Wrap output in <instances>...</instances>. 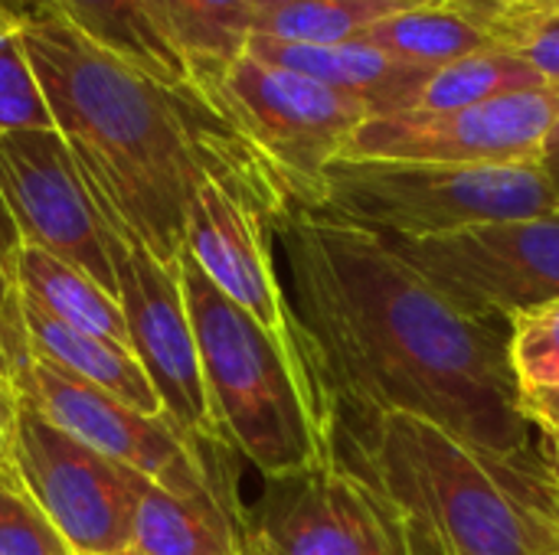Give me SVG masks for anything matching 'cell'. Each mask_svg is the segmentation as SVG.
<instances>
[{
  "instance_id": "obj_1",
  "label": "cell",
  "mask_w": 559,
  "mask_h": 555,
  "mask_svg": "<svg viewBox=\"0 0 559 555\" xmlns=\"http://www.w3.org/2000/svg\"><path fill=\"white\" fill-rule=\"evenodd\" d=\"M269 232L328 451L380 415L406 412L468 445L544 458L521 409L511 324L465 317L393 242L321 206H292Z\"/></svg>"
},
{
  "instance_id": "obj_2",
  "label": "cell",
  "mask_w": 559,
  "mask_h": 555,
  "mask_svg": "<svg viewBox=\"0 0 559 555\" xmlns=\"http://www.w3.org/2000/svg\"><path fill=\"white\" fill-rule=\"evenodd\" d=\"M20 39L111 232L177 265L203 183L226 186L269 226L295 206L275 170L197 85H167L56 16L20 23Z\"/></svg>"
},
{
  "instance_id": "obj_3",
  "label": "cell",
  "mask_w": 559,
  "mask_h": 555,
  "mask_svg": "<svg viewBox=\"0 0 559 555\" xmlns=\"http://www.w3.org/2000/svg\"><path fill=\"white\" fill-rule=\"evenodd\" d=\"M403 517L416 555H559V484L544 458H508L406 412L334 442Z\"/></svg>"
},
{
  "instance_id": "obj_4",
  "label": "cell",
  "mask_w": 559,
  "mask_h": 555,
  "mask_svg": "<svg viewBox=\"0 0 559 555\" xmlns=\"http://www.w3.org/2000/svg\"><path fill=\"white\" fill-rule=\"evenodd\" d=\"M180 288L223 442L262 478L324 464L321 399L311 370L233 304L187 249L180 252Z\"/></svg>"
},
{
  "instance_id": "obj_5",
  "label": "cell",
  "mask_w": 559,
  "mask_h": 555,
  "mask_svg": "<svg viewBox=\"0 0 559 555\" xmlns=\"http://www.w3.org/2000/svg\"><path fill=\"white\" fill-rule=\"evenodd\" d=\"M321 209L386 242H426L559 213V183L540 164L459 167L341 157L324 170Z\"/></svg>"
},
{
  "instance_id": "obj_6",
  "label": "cell",
  "mask_w": 559,
  "mask_h": 555,
  "mask_svg": "<svg viewBox=\"0 0 559 555\" xmlns=\"http://www.w3.org/2000/svg\"><path fill=\"white\" fill-rule=\"evenodd\" d=\"M193 85L275 170L295 206H321L324 170L344 157L373 111L331 85L242 52Z\"/></svg>"
},
{
  "instance_id": "obj_7",
  "label": "cell",
  "mask_w": 559,
  "mask_h": 555,
  "mask_svg": "<svg viewBox=\"0 0 559 555\" xmlns=\"http://www.w3.org/2000/svg\"><path fill=\"white\" fill-rule=\"evenodd\" d=\"M10 376L23 402L43 419L85 448L144 474L157 487L170 494L219 491L236 497V478L226 468V451L233 448L197 445L167 415H141L115 396L33 353H26Z\"/></svg>"
},
{
  "instance_id": "obj_8",
  "label": "cell",
  "mask_w": 559,
  "mask_h": 555,
  "mask_svg": "<svg viewBox=\"0 0 559 555\" xmlns=\"http://www.w3.org/2000/svg\"><path fill=\"white\" fill-rule=\"evenodd\" d=\"M393 245L472 321L511 324L559 301V213Z\"/></svg>"
},
{
  "instance_id": "obj_9",
  "label": "cell",
  "mask_w": 559,
  "mask_h": 555,
  "mask_svg": "<svg viewBox=\"0 0 559 555\" xmlns=\"http://www.w3.org/2000/svg\"><path fill=\"white\" fill-rule=\"evenodd\" d=\"M242 536L272 555H416L396 507L337 461L265 478Z\"/></svg>"
},
{
  "instance_id": "obj_10",
  "label": "cell",
  "mask_w": 559,
  "mask_h": 555,
  "mask_svg": "<svg viewBox=\"0 0 559 555\" xmlns=\"http://www.w3.org/2000/svg\"><path fill=\"white\" fill-rule=\"evenodd\" d=\"M16 474L75 555L131 553L144 474L85 448L23 402Z\"/></svg>"
},
{
  "instance_id": "obj_11",
  "label": "cell",
  "mask_w": 559,
  "mask_h": 555,
  "mask_svg": "<svg viewBox=\"0 0 559 555\" xmlns=\"http://www.w3.org/2000/svg\"><path fill=\"white\" fill-rule=\"evenodd\" d=\"M118 304L124 311L131 353L160 396L164 415L197 445H223L210 409L200 350L180 288V262L167 265L138 239L108 229Z\"/></svg>"
},
{
  "instance_id": "obj_12",
  "label": "cell",
  "mask_w": 559,
  "mask_h": 555,
  "mask_svg": "<svg viewBox=\"0 0 559 555\" xmlns=\"http://www.w3.org/2000/svg\"><path fill=\"white\" fill-rule=\"evenodd\" d=\"M557 118L559 85H540L452 111L377 114L360 124L344 157L459 167H544V144Z\"/></svg>"
},
{
  "instance_id": "obj_13",
  "label": "cell",
  "mask_w": 559,
  "mask_h": 555,
  "mask_svg": "<svg viewBox=\"0 0 559 555\" xmlns=\"http://www.w3.org/2000/svg\"><path fill=\"white\" fill-rule=\"evenodd\" d=\"M0 193L23 245L82 268L118 298L108 258V222L102 219L59 131L0 137Z\"/></svg>"
},
{
  "instance_id": "obj_14",
  "label": "cell",
  "mask_w": 559,
  "mask_h": 555,
  "mask_svg": "<svg viewBox=\"0 0 559 555\" xmlns=\"http://www.w3.org/2000/svg\"><path fill=\"white\" fill-rule=\"evenodd\" d=\"M183 249L233 304L252 314L298 363L308 366L298 324L272 258L269 222L246 200L213 180L203 183L190 206Z\"/></svg>"
},
{
  "instance_id": "obj_15",
  "label": "cell",
  "mask_w": 559,
  "mask_h": 555,
  "mask_svg": "<svg viewBox=\"0 0 559 555\" xmlns=\"http://www.w3.org/2000/svg\"><path fill=\"white\" fill-rule=\"evenodd\" d=\"M246 52L255 59L308 75L321 85H331L344 95L360 98L373 118L413 111L419 92L426 88L432 72H419L386 59L383 52L364 43H334V46H308V43H282L269 36H249Z\"/></svg>"
},
{
  "instance_id": "obj_16",
  "label": "cell",
  "mask_w": 559,
  "mask_h": 555,
  "mask_svg": "<svg viewBox=\"0 0 559 555\" xmlns=\"http://www.w3.org/2000/svg\"><path fill=\"white\" fill-rule=\"evenodd\" d=\"M246 507L219 491L170 494L144 484L131 553L138 555H242Z\"/></svg>"
},
{
  "instance_id": "obj_17",
  "label": "cell",
  "mask_w": 559,
  "mask_h": 555,
  "mask_svg": "<svg viewBox=\"0 0 559 555\" xmlns=\"http://www.w3.org/2000/svg\"><path fill=\"white\" fill-rule=\"evenodd\" d=\"M20 314H23V330H26V353L62 366L66 373L92 383L95 389L115 396L118 402L131 406L141 415H151V419L164 415L160 396L154 393L147 373L141 370L138 357L128 347L66 327L23 298H20Z\"/></svg>"
},
{
  "instance_id": "obj_18",
  "label": "cell",
  "mask_w": 559,
  "mask_h": 555,
  "mask_svg": "<svg viewBox=\"0 0 559 555\" xmlns=\"http://www.w3.org/2000/svg\"><path fill=\"white\" fill-rule=\"evenodd\" d=\"M0 10L16 23L56 16L141 72L167 85H193L180 56L151 29L134 0H0Z\"/></svg>"
},
{
  "instance_id": "obj_19",
  "label": "cell",
  "mask_w": 559,
  "mask_h": 555,
  "mask_svg": "<svg viewBox=\"0 0 559 555\" xmlns=\"http://www.w3.org/2000/svg\"><path fill=\"white\" fill-rule=\"evenodd\" d=\"M151 29L180 56L190 79L223 69L246 52L255 0H134Z\"/></svg>"
},
{
  "instance_id": "obj_20",
  "label": "cell",
  "mask_w": 559,
  "mask_h": 555,
  "mask_svg": "<svg viewBox=\"0 0 559 555\" xmlns=\"http://www.w3.org/2000/svg\"><path fill=\"white\" fill-rule=\"evenodd\" d=\"M16 288L20 298L46 311L66 327H75L82 334H95L105 340H115L131 350L124 311L115 294H108L92 275L82 268L66 265L62 258L23 245L20 268H16Z\"/></svg>"
},
{
  "instance_id": "obj_21",
  "label": "cell",
  "mask_w": 559,
  "mask_h": 555,
  "mask_svg": "<svg viewBox=\"0 0 559 555\" xmlns=\"http://www.w3.org/2000/svg\"><path fill=\"white\" fill-rule=\"evenodd\" d=\"M354 43H364L386 59L419 72H439L472 52L495 46V39L478 23L452 10L445 0L406 7L367 26Z\"/></svg>"
},
{
  "instance_id": "obj_22",
  "label": "cell",
  "mask_w": 559,
  "mask_h": 555,
  "mask_svg": "<svg viewBox=\"0 0 559 555\" xmlns=\"http://www.w3.org/2000/svg\"><path fill=\"white\" fill-rule=\"evenodd\" d=\"M419 3H439V0H298L255 13L252 36L308 43V46L354 43L367 26Z\"/></svg>"
},
{
  "instance_id": "obj_23",
  "label": "cell",
  "mask_w": 559,
  "mask_h": 555,
  "mask_svg": "<svg viewBox=\"0 0 559 555\" xmlns=\"http://www.w3.org/2000/svg\"><path fill=\"white\" fill-rule=\"evenodd\" d=\"M550 85L537 69H531L524 59L501 46H488L481 52H472L439 72L429 75L426 88L419 92V101L413 111H452L468 108L481 101H495L504 95L531 92Z\"/></svg>"
},
{
  "instance_id": "obj_24",
  "label": "cell",
  "mask_w": 559,
  "mask_h": 555,
  "mask_svg": "<svg viewBox=\"0 0 559 555\" xmlns=\"http://www.w3.org/2000/svg\"><path fill=\"white\" fill-rule=\"evenodd\" d=\"M23 131H56V121L16 26L0 39V137Z\"/></svg>"
},
{
  "instance_id": "obj_25",
  "label": "cell",
  "mask_w": 559,
  "mask_h": 555,
  "mask_svg": "<svg viewBox=\"0 0 559 555\" xmlns=\"http://www.w3.org/2000/svg\"><path fill=\"white\" fill-rule=\"evenodd\" d=\"M511 366L521 393L559 386V301L511 321Z\"/></svg>"
},
{
  "instance_id": "obj_26",
  "label": "cell",
  "mask_w": 559,
  "mask_h": 555,
  "mask_svg": "<svg viewBox=\"0 0 559 555\" xmlns=\"http://www.w3.org/2000/svg\"><path fill=\"white\" fill-rule=\"evenodd\" d=\"M488 36L495 46L514 52L531 69H537L550 85H559V3L531 7L498 20Z\"/></svg>"
},
{
  "instance_id": "obj_27",
  "label": "cell",
  "mask_w": 559,
  "mask_h": 555,
  "mask_svg": "<svg viewBox=\"0 0 559 555\" xmlns=\"http://www.w3.org/2000/svg\"><path fill=\"white\" fill-rule=\"evenodd\" d=\"M0 555H75L26 494L23 481L10 478H0Z\"/></svg>"
},
{
  "instance_id": "obj_28",
  "label": "cell",
  "mask_w": 559,
  "mask_h": 555,
  "mask_svg": "<svg viewBox=\"0 0 559 555\" xmlns=\"http://www.w3.org/2000/svg\"><path fill=\"white\" fill-rule=\"evenodd\" d=\"M20 252H23V239L0 193V350L10 370L26 357V330H23L20 288H16Z\"/></svg>"
},
{
  "instance_id": "obj_29",
  "label": "cell",
  "mask_w": 559,
  "mask_h": 555,
  "mask_svg": "<svg viewBox=\"0 0 559 555\" xmlns=\"http://www.w3.org/2000/svg\"><path fill=\"white\" fill-rule=\"evenodd\" d=\"M23 412V396L10 373H0V478L20 481L16 474V425Z\"/></svg>"
},
{
  "instance_id": "obj_30",
  "label": "cell",
  "mask_w": 559,
  "mask_h": 555,
  "mask_svg": "<svg viewBox=\"0 0 559 555\" xmlns=\"http://www.w3.org/2000/svg\"><path fill=\"white\" fill-rule=\"evenodd\" d=\"M452 10H459L462 16H468L472 23H478L485 33L498 23V20H504V16H511V13H518V10H531V7H557L559 0H445Z\"/></svg>"
},
{
  "instance_id": "obj_31",
  "label": "cell",
  "mask_w": 559,
  "mask_h": 555,
  "mask_svg": "<svg viewBox=\"0 0 559 555\" xmlns=\"http://www.w3.org/2000/svg\"><path fill=\"white\" fill-rule=\"evenodd\" d=\"M521 409L527 422L540 432H557L559 429V386L544 389H524L521 393Z\"/></svg>"
},
{
  "instance_id": "obj_32",
  "label": "cell",
  "mask_w": 559,
  "mask_h": 555,
  "mask_svg": "<svg viewBox=\"0 0 559 555\" xmlns=\"http://www.w3.org/2000/svg\"><path fill=\"white\" fill-rule=\"evenodd\" d=\"M544 170L559 183V118L554 121V128L547 134V144H544Z\"/></svg>"
},
{
  "instance_id": "obj_33",
  "label": "cell",
  "mask_w": 559,
  "mask_h": 555,
  "mask_svg": "<svg viewBox=\"0 0 559 555\" xmlns=\"http://www.w3.org/2000/svg\"><path fill=\"white\" fill-rule=\"evenodd\" d=\"M540 451H544V461H547V468H550V474H554V481L559 484V429L557 432H540Z\"/></svg>"
},
{
  "instance_id": "obj_34",
  "label": "cell",
  "mask_w": 559,
  "mask_h": 555,
  "mask_svg": "<svg viewBox=\"0 0 559 555\" xmlns=\"http://www.w3.org/2000/svg\"><path fill=\"white\" fill-rule=\"evenodd\" d=\"M16 26H20V23H16V20H13V16L7 13V10H0V39H3V36L10 33V29H16Z\"/></svg>"
},
{
  "instance_id": "obj_35",
  "label": "cell",
  "mask_w": 559,
  "mask_h": 555,
  "mask_svg": "<svg viewBox=\"0 0 559 555\" xmlns=\"http://www.w3.org/2000/svg\"><path fill=\"white\" fill-rule=\"evenodd\" d=\"M242 555H272V553H265L259 543H252L249 536H242Z\"/></svg>"
},
{
  "instance_id": "obj_36",
  "label": "cell",
  "mask_w": 559,
  "mask_h": 555,
  "mask_svg": "<svg viewBox=\"0 0 559 555\" xmlns=\"http://www.w3.org/2000/svg\"><path fill=\"white\" fill-rule=\"evenodd\" d=\"M285 3H298V0H255V10H272V7H285Z\"/></svg>"
},
{
  "instance_id": "obj_37",
  "label": "cell",
  "mask_w": 559,
  "mask_h": 555,
  "mask_svg": "<svg viewBox=\"0 0 559 555\" xmlns=\"http://www.w3.org/2000/svg\"><path fill=\"white\" fill-rule=\"evenodd\" d=\"M0 373H10V363H7V357H3V350H0Z\"/></svg>"
},
{
  "instance_id": "obj_38",
  "label": "cell",
  "mask_w": 559,
  "mask_h": 555,
  "mask_svg": "<svg viewBox=\"0 0 559 555\" xmlns=\"http://www.w3.org/2000/svg\"><path fill=\"white\" fill-rule=\"evenodd\" d=\"M115 555H138V553H115Z\"/></svg>"
}]
</instances>
